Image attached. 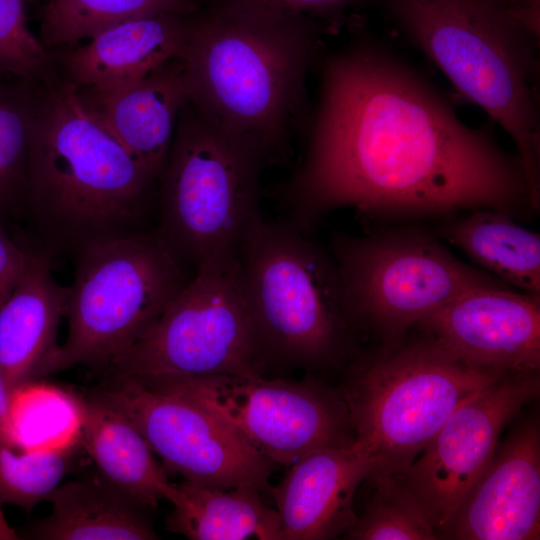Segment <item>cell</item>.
Instances as JSON below:
<instances>
[{
  "label": "cell",
  "instance_id": "cell-1",
  "mask_svg": "<svg viewBox=\"0 0 540 540\" xmlns=\"http://www.w3.org/2000/svg\"><path fill=\"white\" fill-rule=\"evenodd\" d=\"M302 166L281 189L305 232L339 207L363 212L511 211L529 204L518 158L471 128L429 83L391 54L356 45L324 68Z\"/></svg>",
  "mask_w": 540,
  "mask_h": 540
},
{
  "label": "cell",
  "instance_id": "cell-2",
  "mask_svg": "<svg viewBox=\"0 0 540 540\" xmlns=\"http://www.w3.org/2000/svg\"><path fill=\"white\" fill-rule=\"evenodd\" d=\"M320 44L313 18L249 0H206L189 16L181 55L187 101L268 164L285 160Z\"/></svg>",
  "mask_w": 540,
  "mask_h": 540
},
{
  "label": "cell",
  "instance_id": "cell-3",
  "mask_svg": "<svg viewBox=\"0 0 540 540\" xmlns=\"http://www.w3.org/2000/svg\"><path fill=\"white\" fill-rule=\"evenodd\" d=\"M157 182L87 111L66 77L40 83L23 210L44 250L140 229Z\"/></svg>",
  "mask_w": 540,
  "mask_h": 540
},
{
  "label": "cell",
  "instance_id": "cell-4",
  "mask_svg": "<svg viewBox=\"0 0 540 540\" xmlns=\"http://www.w3.org/2000/svg\"><path fill=\"white\" fill-rule=\"evenodd\" d=\"M405 36L455 89L511 136L539 207L540 122L531 80L535 37L504 0H384Z\"/></svg>",
  "mask_w": 540,
  "mask_h": 540
},
{
  "label": "cell",
  "instance_id": "cell-5",
  "mask_svg": "<svg viewBox=\"0 0 540 540\" xmlns=\"http://www.w3.org/2000/svg\"><path fill=\"white\" fill-rule=\"evenodd\" d=\"M236 261L264 362L312 366L341 354L353 318L340 271L303 232L260 212L242 235Z\"/></svg>",
  "mask_w": 540,
  "mask_h": 540
},
{
  "label": "cell",
  "instance_id": "cell-6",
  "mask_svg": "<svg viewBox=\"0 0 540 540\" xmlns=\"http://www.w3.org/2000/svg\"><path fill=\"white\" fill-rule=\"evenodd\" d=\"M266 164L258 151L221 132L186 101L157 180L156 234L196 269L233 261L260 213L259 177Z\"/></svg>",
  "mask_w": 540,
  "mask_h": 540
},
{
  "label": "cell",
  "instance_id": "cell-7",
  "mask_svg": "<svg viewBox=\"0 0 540 540\" xmlns=\"http://www.w3.org/2000/svg\"><path fill=\"white\" fill-rule=\"evenodd\" d=\"M66 340L45 376L76 365L107 370L157 321L188 283L183 263L156 232L88 243L73 255Z\"/></svg>",
  "mask_w": 540,
  "mask_h": 540
},
{
  "label": "cell",
  "instance_id": "cell-8",
  "mask_svg": "<svg viewBox=\"0 0 540 540\" xmlns=\"http://www.w3.org/2000/svg\"><path fill=\"white\" fill-rule=\"evenodd\" d=\"M506 375L471 365L432 339L365 359L343 393L353 443L372 461L373 474L402 475L462 403Z\"/></svg>",
  "mask_w": 540,
  "mask_h": 540
},
{
  "label": "cell",
  "instance_id": "cell-9",
  "mask_svg": "<svg viewBox=\"0 0 540 540\" xmlns=\"http://www.w3.org/2000/svg\"><path fill=\"white\" fill-rule=\"evenodd\" d=\"M265 365L239 284L237 261L209 264L106 371L145 383L258 375Z\"/></svg>",
  "mask_w": 540,
  "mask_h": 540
},
{
  "label": "cell",
  "instance_id": "cell-10",
  "mask_svg": "<svg viewBox=\"0 0 540 540\" xmlns=\"http://www.w3.org/2000/svg\"><path fill=\"white\" fill-rule=\"evenodd\" d=\"M335 253L353 320L392 337L471 289L499 284L420 236L340 235Z\"/></svg>",
  "mask_w": 540,
  "mask_h": 540
},
{
  "label": "cell",
  "instance_id": "cell-11",
  "mask_svg": "<svg viewBox=\"0 0 540 540\" xmlns=\"http://www.w3.org/2000/svg\"><path fill=\"white\" fill-rule=\"evenodd\" d=\"M144 384L196 401L274 464L290 466L313 451L355 439L344 399L310 381L258 374Z\"/></svg>",
  "mask_w": 540,
  "mask_h": 540
},
{
  "label": "cell",
  "instance_id": "cell-12",
  "mask_svg": "<svg viewBox=\"0 0 540 540\" xmlns=\"http://www.w3.org/2000/svg\"><path fill=\"white\" fill-rule=\"evenodd\" d=\"M125 415L185 481L219 489L263 490L274 464L196 401L131 378H111L92 394Z\"/></svg>",
  "mask_w": 540,
  "mask_h": 540
},
{
  "label": "cell",
  "instance_id": "cell-13",
  "mask_svg": "<svg viewBox=\"0 0 540 540\" xmlns=\"http://www.w3.org/2000/svg\"><path fill=\"white\" fill-rule=\"evenodd\" d=\"M539 373L509 374L462 403L400 475L438 537L492 460L499 436L538 397Z\"/></svg>",
  "mask_w": 540,
  "mask_h": 540
},
{
  "label": "cell",
  "instance_id": "cell-14",
  "mask_svg": "<svg viewBox=\"0 0 540 540\" xmlns=\"http://www.w3.org/2000/svg\"><path fill=\"white\" fill-rule=\"evenodd\" d=\"M417 324L471 365L504 374L539 373V295L517 294L501 284L478 287Z\"/></svg>",
  "mask_w": 540,
  "mask_h": 540
},
{
  "label": "cell",
  "instance_id": "cell-15",
  "mask_svg": "<svg viewBox=\"0 0 540 540\" xmlns=\"http://www.w3.org/2000/svg\"><path fill=\"white\" fill-rule=\"evenodd\" d=\"M535 540L540 537V429L518 423L497 447L440 537Z\"/></svg>",
  "mask_w": 540,
  "mask_h": 540
},
{
  "label": "cell",
  "instance_id": "cell-16",
  "mask_svg": "<svg viewBox=\"0 0 540 540\" xmlns=\"http://www.w3.org/2000/svg\"><path fill=\"white\" fill-rule=\"evenodd\" d=\"M353 442L303 456L270 489L280 540L331 539L354 525L355 492L373 474L374 466Z\"/></svg>",
  "mask_w": 540,
  "mask_h": 540
},
{
  "label": "cell",
  "instance_id": "cell-17",
  "mask_svg": "<svg viewBox=\"0 0 540 540\" xmlns=\"http://www.w3.org/2000/svg\"><path fill=\"white\" fill-rule=\"evenodd\" d=\"M77 88L87 111L158 180L179 113L187 101L181 57L168 60L128 84Z\"/></svg>",
  "mask_w": 540,
  "mask_h": 540
},
{
  "label": "cell",
  "instance_id": "cell-18",
  "mask_svg": "<svg viewBox=\"0 0 540 540\" xmlns=\"http://www.w3.org/2000/svg\"><path fill=\"white\" fill-rule=\"evenodd\" d=\"M189 16L158 14L110 27L82 46L66 49L57 60L65 77L79 87L112 88L139 80L181 57Z\"/></svg>",
  "mask_w": 540,
  "mask_h": 540
},
{
  "label": "cell",
  "instance_id": "cell-19",
  "mask_svg": "<svg viewBox=\"0 0 540 540\" xmlns=\"http://www.w3.org/2000/svg\"><path fill=\"white\" fill-rule=\"evenodd\" d=\"M51 255L36 252L9 297L0 304V371L10 392L45 377L58 348L68 286L51 272Z\"/></svg>",
  "mask_w": 540,
  "mask_h": 540
},
{
  "label": "cell",
  "instance_id": "cell-20",
  "mask_svg": "<svg viewBox=\"0 0 540 540\" xmlns=\"http://www.w3.org/2000/svg\"><path fill=\"white\" fill-rule=\"evenodd\" d=\"M81 446L105 481L147 508L171 502L176 484L134 424L95 396L81 399Z\"/></svg>",
  "mask_w": 540,
  "mask_h": 540
},
{
  "label": "cell",
  "instance_id": "cell-21",
  "mask_svg": "<svg viewBox=\"0 0 540 540\" xmlns=\"http://www.w3.org/2000/svg\"><path fill=\"white\" fill-rule=\"evenodd\" d=\"M51 514L25 532L37 540L157 539L147 507L97 477L69 481L50 496Z\"/></svg>",
  "mask_w": 540,
  "mask_h": 540
},
{
  "label": "cell",
  "instance_id": "cell-22",
  "mask_svg": "<svg viewBox=\"0 0 540 540\" xmlns=\"http://www.w3.org/2000/svg\"><path fill=\"white\" fill-rule=\"evenodd\" d=\"M259 492L247 486L219 489L187 481L176 484L166 528L192 540H280L278 513L262 501Z\"/></svg>",
  "mask_w": 540,
  "mask_h": 540
},
{
  "label": "cell",
  "instance_id": "cell-23",
  "mask_svg": "<svg viewBox=\"0 0 540 540\" xmlns=\"http://www.w3.org/2000/svg\"><path fill=\"white\" fill-rule=\"evenodd\" d=\"M444 235L472 259L527 293H540V237L494 210L446 226Z\"/></svg>",
  "mask_w": 540,
  "mask_h": 540
},
{
  "label": "cell",
  "instance_id": "cell-24",
  "mask_svg": "<svg viewBox=\"0 0 540 540\" xmlns=\"http://www.w3.org/2000/svg\"><path fill=\"white\" fill-rule=\"evenodd\" d=\"M206 0H49L40 40L49 49L91 39L120 23L158 14L190 15Z\"/></svg>",
  "mask_w": 540,
  "mask_h": 540
},
{
  "label": "cell",
  "instance_id": "cell-25",
  "mask_svg": "<svg viewBox=\"0 0 540 540\" xmlns=\"http://www.w3.org/2000/svg\"><path fill=\"white\" fill-rule=\"evenodd\" d=\"M40 83L0 76V223L24 208Z\"/></svg>",
  "mask_w": 540,
  "mask_h": 540
},
{
  "label": "cell",
  "instance_id": "cell-26",
  "mask_svg": "<svg viewBox=\"0 0 540 540\" xmlns=\"http://www.w3.org/2000/svg\"><path fill=\"white\" fill-rule=\"evenodd\" d=\"M36 382L11 392V446L28 451L54 448L78 441L81 399Z\"/></svg>",
  "mask_w": 540,
  "mask_h": 540
},
{
  "label": "cell",
  "instance_id": "cell-27",
  "mask_svg": "<svg viewBox=\"0 0 540 540\" xmlns=\"http://www.w3.org/2000/svg\"><path fill=\"white\" fill-rule=\"evenodd\" d=\"M375 489L360 517L344 534L357 540H434L439 538L427 513L400 475L373 474Z\"/></svg>",
  "mask_w": 540,
  "mask_h": 540
},
{
  "label": "cell",
  "instance_id": "cell-28",
  "mask_svg": "<svg viewBox=\"0 0 540 540\" xmlns=\"http://www.w3.org/2000/svg\"><path fill=\"white\" fill-rule=\"evenodd\" d=\"M80 440L54 448L20 450L0 444V504L30 512L49 500L75 464Z\"/></svg>",
  "mask_w": 540,
  "mask_h": 540
},
{
  "label": "cell",
  "instance_id": "cell-29",
  "mask_svg": "<svg viewBox=\"0 0 540 540\" xmlns=\"http://www.w3.org/2000/svg\"><path fill=\"white\" fill-rule=\"evenodd\" d=\"M58 75L51 52L27 26L24 0H0V76L44 83Z\"/></svg>",
  "mask_w": 540,
  "mask_h": 540
},
{
  "label": "cell",
  "instance_id": "cell-30",
  "mask_svg": "<svg viewBox=\"0 0 540 540\" xmlns=\"http://www.w3.org/2000/svg\"><path fill=\"white\" fill-rule=\"evenodd\" d=\"M35 254L17 244L0 223V304L17 286Z\"/></svg>",
  "mask_w": 540,
  "mask_h": 540
},
{
  "label": "cell",
  "instance_id": "cell-31",
  "mask_svg": "<svg viewBox=\"0 0 540 540\" xmlns=\"http://www.w3.org/2000/svg\"><path fill=\"white\" fill-rule=\"evenodd\" d=\"M283 13L301 15L315 20H330L346 9L372 0H249Z\"/></svg>",
  "mask_w": 540,
  "mask_h": 540
},
{
  "label": "cell",
  "instance_id": "cell-32",
  "mask_svg": "<svg viewBox=\"0 0 540 540\" xmlns=\"http://www.w3.org/2000/svg\"><path fill=\"white\" fill-rule=\"evenodd\" d=\"M513 15L537 38L540 32V0H504Z\"/></svg>",
  "mask_w": 540,
  "mask_h": 540
},
{
  "label": "cell",
  "instance_id": "cell-33",
  "mask_svg": "<svg viewBox=\"0 0 540 540\" xmlns=\"http://www.w3.org/2000/svg\"><path fill=\"white\" fill-rule=\"evenodd\" d=\"M10 396L11 392L0 371V444L8 446H11L9 431Z\"/></svg>",
  "mask_w": 540,
  "mask_h": 540
}]
</instances>
